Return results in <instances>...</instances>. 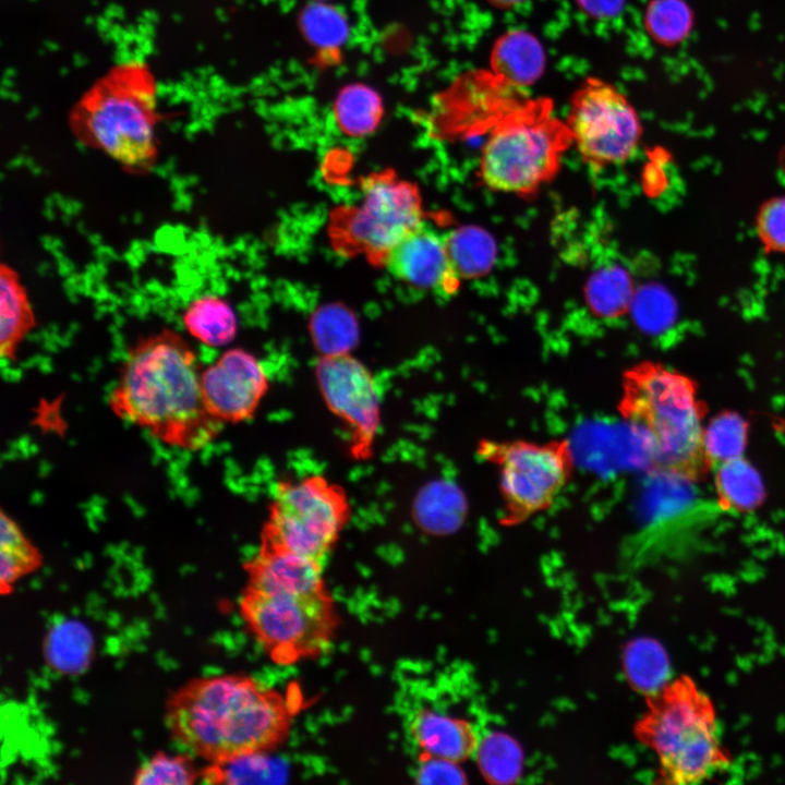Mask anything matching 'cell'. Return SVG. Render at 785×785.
Instances as JSON below:
<instances>
[{
    "mask_svg": "<svg viewBox=\"0 0 785 785\" xmlns=\"http://www.w3.org/2000/svg\"><path fill=\"white\" fill-rule=\"evenodd\" d=\"M202 369L182 335L164 327L128 350L108 406L116 416L147 431L158 442L198 451L224 426L205 408Z\"/></svg>",
    "mask_w": 785,
    "mask_h": 785,
    "instance_id": "1",
    "label": "cell"
},
{
    "mask_svg": "<svg viewBox=\"0 0 785 785\" xmlns=\"http://www.w3.org/2000/svg\"><path fill=\"white\" fill-rule=\"evenodd\" d=\"M293 715L280 692L240 674L192 679L166 702L173 739L208 762L273 750L288 736Z\"/></svg>",
    "mask_w": 785,
    "mask_h": 785,
    "instance_id": "2",
    "label": "cell"
},
{
    "mask_svg": "<svg viewBox=\"0 0 785 785\" xmlns=\"http://www.w3.org/2000/svg\"><path fill=\"white\" fill-rule=\"evenodd\" d=\"M617 410L645 444L655 471L696 481L711 470L702 444L705 408L689 377L640 362L621 375Z\"/></svg>",
    "mask_w": 785,
    "mask_h": 785,
    "instance_id": "3",
    "label": "cell"
},
{
    "mask_svg": "<svg viewBox=\"0 0 785 785\" xmlns=\"http://www.w3.org/2000/svg\"><path fill=\"white\" fill-rule=\"evenodd\" d=\"M635 733L655 754L665 784L702 783L730 764L715 704L688 675L647 696Z\"/></svg>",
    "mask_w": 785,
    "mask_h": 785,
    "instance_id": "4",
    "label": "cell"
},
{
    "mask_svg": "<svg viewBox=\"0 0 785 785\" xmlns=\"http://www.w3.org/2000/svg\"><path fill=\"white\" fill-rule=\"evenodd\" d=\"M572 143L566 122L547 98L515 102L492 124L480 156V177L490 189L530 194L558 171Z\"/></svg>",
    "mask_w": 785,
    "mask_h": 785,
    "instance_id": "5",
    "label": "cell"
},
{
    "mask_svg": "<svg viewBox=\"0 0 785 785\" xmlns=\"http://www.w3.org/2000/svg\"><path fill=\"white\" fill-rule=\"evenodd\" d=\"M476 454L498 472L503 502L499 522L506 527L548 510L571 479L575 466L567 439L538 443L483 438Z\"/></svg>",
    "mask_w": 785,
    "mask_h": 785,
    "instance_id": "6",
    "label": "cell"
},
{
    "mask_svg": "<svg viewBox=\"0 0 785 785\" xmlns=\"http://www.w3.org/2000/svg\"><path fill=\"white\" fill-rule=\"evenodd\" d=\"M351 516L342 486L324 475L281 480L273 492L261 544L322 561Z\"/></svg>",
    "mask_w": 785,
    "mask_h": 785,
    "instance_id": "7",
    "label": "cell"
},
{
    "mask_svg": "<svg viewBox=\"0 0 785 785\" xmlns=\"http://www.w3.org/2000/svg\"><path fill=\"white\" fill-rule=\"evenodd\" d=\"M239 606L247 628L277 664L321 654L331 643L339 624L327 591L285 595L245 588Z\"/></svg>",
    "mask_w": 785,
    "mask_h": 785,
    "instance_id": "8",
    "label": "cell"
},
{
    "mask_svg": "<svg viewBox=\"0 0 785 785\" xmlns=\"http://www.w3.org/2000/svg\"><path fill=\"white\" fill-rule=\"evenodd\" d=\"M422 216L415 185L394 174H372L363 182L358 205L334 212L331 240L341 253L364 254L375 264H384L389 251L423 224Z\"/></svg>",
    "mask_w": 785,
    "mask_h": 785,
    "instance_id": "9",
    "label": "cell"
},
{
    "mask_svg": "<svg viewBox=\"0 0 785 785\" xmlns=\"http://www.w3.org/2000/svg\"><path fill=\"white\" fill-rule=\"evenodd\" d=\"M152 104L122 88L93 97L76 114L74 129L86 145L101 150L131 173H146L157 159Z\"/></svg>",
    "mask_w": 785,
    "mask_h": 785,
    "instance_id": "10",
    "label": "cell"
},
{
    "mask_svg": "<svg viewBox=\"0 0 785 785\" xmlns=\"http://www.w3.org/2000/svg\"><path fill=\"white\" fill-rule=\"evenodd\" d=\"M566 123L581 157L595 167L627 161L642 135L632 104L616 86L597 77L585 78L571 95Z\"/></svg>",
    "mask_w": 785,
    "mask_h": 785,
    "instance_id": "11",
    "label": "cell"
},
{
    "mask_svg": "<svg viewBox=\"0 0 785 785\" xmlns=\"http://www.w3.org/2000/svg\"><path fill=\"white\" fill-rule=\"evenodd\" d=\"M328 409L349 427L351 454L369 458L381 423L379 392L370 370L349 353L323 355L315 367Z\"/></svg>",
    "mask_w": 785,
    "mask_h": 785,
    "instance_id": "12",
    "label": "cell"
},
{
    "mask_svg": "<svg viewBox=\"0 0 785 785\" xmlns=\"http://www.w3.org/2000/svg\"><path fill=\"white\" fill-rule=\"evenodd\" d=\"M268 388L262 362L241 348L226 350L201 372L205 408L221 424L252 419Z\"/></svg>",
    "mask_w": 785,
    "mask_h": 785,
    "instance_id": "13",
    "label": "cell"
},
{
    "mask_svg": "<svg viewBox=\"0 0 785 785\" xmlns=\"http://www.w3.org/2000/svg\"><path fill=\"white\" fill-rule=\"evenodd\" d=\"M384 264L396 278L418 289L449 295L459 285L445 235L424 224L404 235Z\"/></svg>",
    "mask_w": 785,
    "mask_h": 785,
    "instance_id": "14",
    "label": "cell"
},
{
    "mask_svg": "<svg viewBox=\"0 0 785 785\" xmlns=\"http://www.w3.org/2000/svg\"><path fill=\"white\" fill-rule=\"evenodd\" d=\"M247 589L267 594L312 595L326 591L322 561L261 544L244 564Z\"/></svg>",
    "mask_w": 785,
    "mask_h": 785,
    "instance_id": "15",
    "label": "cell"
},
{
    "mask_svg": "<svg viewBox=\"0 0 785 785\" xmlns=\"http://www.w3.org/2000/svg\"><path fill=\"white\" fill-rule=\"evenodd\" d=\"M410 732L422 754L460 762L476 750L472 726L460 718L421 709L411 720Z\"/></svg>",
    "mask_w": 785,
    "mask_h": 785,
    "instance_id": "16",
    "label": "cell"
},
{
    "mask_svg": "<svg viewBox=\"0 0 785 785\" xmlns=\"http://www.w3.org/2000/svg\"><path fill=\"white\" fill-rule=\"evenodd\" d=\"M490 60L493 75L512 88L535 83L543 74L546 63L540 40L522 29L503 34L493 46Z\"/></svg>",
    "mask_w": 785,
    "mask_h": 785,
    "instance_id": "17",
    "label": "cell"
},
{
    "mask_svg": "<svg viewBox=\"0 0 785 785\" xmlns=\"http://www.w3.org/2000/svg\"><path fill=\"white\" fill-rule=\"evenodd\" d=\"M36 325V316L19 273L0 265V355L13 362L16 352Z\"/></svg>",
    "mask_w": 785,
    "mask_h": 785,
    "instance_id": "18",
    "label": "cell"
},
{
    "mask_svg": "<svg viewBox=\"0 0 785 785\" xmlns=\"http://www.w3.org/2000/svg\"><path fill=\"white\" fill-rule=\"evenodd\" d=\"M43 649L45 661L52 671L78 675L88 668L94 657L95 638L82 620L62 618L48 629Z\"/></svg>",
    "mask_w": 785,
    "mask_h": 785,
    "instance_id": "19",
    "label": "cell"
},
{
    "mask_svg": "<svg viewBox=\"0 0 785 785\" xmlns=\"http://www.w3.org/2000/svg\"><path fill=\"white\" fill-rule=\"evenodd\" d=\"M182 325L191 337L213 348L229 345L238 330L232 307L215 294L193 299L182 313Z\"/></svg>",
    "mask_w": 785,
    "mask_h": 785,
    "instance_id": "20",
    "label": "cell"
},
{
    "mask_svg": "<svg viewBox=\"0 0 785 785\" xmlns=\"http://www.w3.org/2000/svg\"><path fill=\"white\" fill-rule=\"evenodd\" d=\"M251 751L209 762L201 771V778L208 784H263L286 781L287 766L268 753Z\"/></svg>",
    "mask_w": 785,
    "mask_h": 785,
    "instance_id": "21",
    "label": "cell"
},
{
    "mask_svg": "<svg viewBox=\"0 0 785 785\" xmlns=\"http://www.w3.org/2000/svg\"><path fill=\"white\" fill-rule=\"evenodd\" d=\"M714 485L724 509L749 512L765 499V487L758 470L742 456L721 463L715 469Z\"/></svg>",
    "mask_w": 785,
    "mask_h": 785,
    "instance_id": "22",
    "label": "cell"
},
{
    "mask_svg": "<svg viewBox=\"0 0 785 785\" xmlns=\"http://www.w3.org/2000/svg\"><path fill=\"white\" fill-rule=\"evenodd\" d=\"M43 555L26 536L20 524L1 509L0 512V593L11 594L14 584L37 570Z\"/></svg>",
    "mask_w": 785,
    "mask_h": 785,
    "instance_id": "23",
    "label": "cell"
},
{
    "mask_svg": "<svg viewBox=\"0 0 785 785\" xmlns=\"http://www.w3.org/2000/svg\"><path fill=\"white\" fill-rule=\"evenodd\" d=\"M635 288L629 273L618 265L596 269L585 286V299L596 316L615 318L630 310Z\"/></svg>",
    "mask_w": 785,
    "mask_h": 785,
    "instance_id": "24",
    "label": "cell"
},
{
    "mask_svg": "<svg viewBox=\"0 0 785 785\" xmlns=\"http://www.w3.org/2000/svg\"><path fill=\"white\" fill-rule=\"evenodd\" d=\"M333 114L338 128L351 136H363L375 130L383 116V102L373 87L357 83L337 95Z\"/></svg>",
    "mask_w": 785,
    "mask_h": 785,
    "instance_id": "25",
    "label": "cell"
},
{
    "mask_svg": "<svg viewBox=\"0 0 785 785\" xmlns=\"http://www.w3.org/2000/svg\"><path fill=\"white\" fill-rule=\"evenodd\" d=\"M748 430V422L734 411H722L709 421L703 427L702 444L711 469L742 456Z\"/></svg>",
    "mask_w": 785,
    "mask_h": 785,
    "instance_id": "26",
    "label": "cell"
},
{
    "mask_svg": "<svg viewBox=\"0 0 785 785\" xmlns=\"http://www.w3.org/2000/svg\"><path fill=\"white\" fill-rule=\"evenodd\" d=\"M445 238L451 264L459 278L480 276L493 264L495 243L482 229L463 227Z\"/></svg>",
    "mask_w": 785,
    "mask_h": 785,
    "instance_id": "27",
    "label": "cell"
},
{
    "mask_svg": "<svg viewBox=\"0 0 785 785\" xmlns=\"http://www.w3.org/2000/svg\"><path fill=\"white\" fill-rule=\"evenodd\" d=\"M693 12L684 0H651L644 11V28L662 46L684 41L693 26Z\"/></svg>",
    "mask_w": 785,
    "mask_h": 785,
    "instance_id": "28",
    "label": "cell"
},
{
    "mask_svg": "<svg viewBox=\"0 0 785 785\" xmlns=\"http://www.w3.org/2000/svg\"><path fill=\"white\" fill-rule=\"evenodd\" d=\"M301 28L309 43L321 49H334L349 40V17L329 1H314L301 14Z\"/></svg>",
    "mask_w": 785,
    "mask_h": 785,
    "instance_id": "29",
    "label": "cell"
},
{
    "mask_svg": "<svg viewBox=\"0 0 785 785\" xmlns=\"http://www.w3.org/2000/svg\"><path fill=\"white\" fill-rule=\"evenodd\" d=\"M625 662L629 680L647 696L659 691L668 683V661L664 650L655 641L641 639L631 643Z\"/></svg>",
    "mask_w": 785,
    "mask_h": 785,
    "instance_id": "30",
    "label": "cell"
},
{
    "mask_svg": "<svg viewBox=\"0 0 785 785\" xmlns=\"http://www.w3.org/2000/svg\"><path fill=\"white\" fill-rule=\"evenodd\" d=\"M357 330L354 319L341 307L324 309L313 321V338L323 355L349 353Z\"/></svg>",
    "mask_w": 785,
    "mask_h": 785,
    "instance_id": "31",
    "label": "cell"
},
{
    "mask_svg": "<svg viewBox=\"0 0 785 785\" xmlns=\"http://www.w3.org/2000/svg\"><path fill=\"white\" fill-rule=\"evenodd\" d=\"M201 777L192 760L185 754L156 752L136 769L135 785H190Z\"/></svg>",
    "mask_w": 785,
    "mask_h": 785,
    "instance_id": "32",
    "label": "cell"
},
{
    "mask_svg": "<svg viewBox=\"0 0 785 785\" xmlns=\"http://www.w3.org/2000/svg\"><path fill=\"white\" fill-rule=\"evenodd\" d=\"M479 765L485 776L498 783L511 782L521 770L517 745L503 735L487 736L476 747Z\"/></svg>",
    "mask_w": 785,
    "mask_h": 785,
    "instance_id": "33",
    "label": "cell"
},
{
    "mask_svg": "<svg viewBox=\"0 0 785 785\" xmlns=\"http://www.w3.org/2000/svg\"><path fill=\"white\" fill-rule=\"evenodd\" d=\"M630 310L638 325L650 334L666 330L676 317V305L672 297L656 286L636 291Z\"/></svg>",
    "mask_w": 785,
    "mask_h": 785,
    "instance_id": "34",
    "label": "cell"
},
{
    "mask_svg": "<svg viewBox=\"0 0 785 785\" xmlns=\"http://www.w3.org/2000/svg\"><path fill=\"white\" fill-rule=\"evenodd\" d=\"M756 230L766 253L785 254V195L769 198L760 206Z\"/></svg>",
    "mask_w": 785,
    "mask_h": 785,
    "instance_id": "35",
    "label": "cell"
},
{
    "mask_svg": "<svg viewBox=\"0 0 785 785\" xmlns=\"http://www.w3.org/2000/svg\"><path fill=\"white\" fill-rule=\"evenodd\" d=\"M415 781L421 784H461L464 774L458 762L422 754Z\"/></svg>",
    "mask_w": 785,
    "mask_h": 785,
    "instance_id": "36",
    "label": "cell"
},
{
    "mask_svg": "<svg viewBox=\"0 0 785 785\" xmlns=\"http://www.w3.org/2000/svg\"><path fill=\"white\" fill-rule=\"evenodd\" d=\"M578 5L592 19L605 20L616 16L626 0H576Z\"/></svg>",
    "mask_w": 785,
    "mask_h": 785,
    "instance_id": "37",
    "label": "cell"
},
{
    "mask_svg": "<svg viewBox=\"0 0 785 785\" xmlns=\"http://www.w3.org/2000/svg\"><path fill=\"white\" fill-rule=\"evenodd\" d=\"M486 1L490 2L491 4H493L494 7L506 9V8L515 7V5L523 2L524 0H486Z\"/></svg>",
    "mask_w": 785,
    "mask_h": 785,
    "instance_id": "38",
    "label": "cell"
},
{
    "mask_svg": "<svg viewBox=\"0 0 785 785\" xmlns=\"http://www.w3.org/2000/svg\"><path fill=\"white\" fill-rule=\"evenodd\" d=\"M778 166L785 173V147L781 150L778 155Z\"/></svg>",
    "mask_w": 785,
    "mask_h": 785,
    "instance_id": "39",
    "label": "cell"
},
{
    "mask_svg": "<svg viewBox=\"0 0 785 785\" xmlns=\"http://www.w3.org/2000/svg\"><path fill=\"white\" fill-rule=\"evenodd\" d=\"M313 1H330V0H313Z\"/></svg>",
    "mask_w": 785,
    "mask_h": 785,
    "instance_id": "40",
    "label": "cell"
}]
</instances>
